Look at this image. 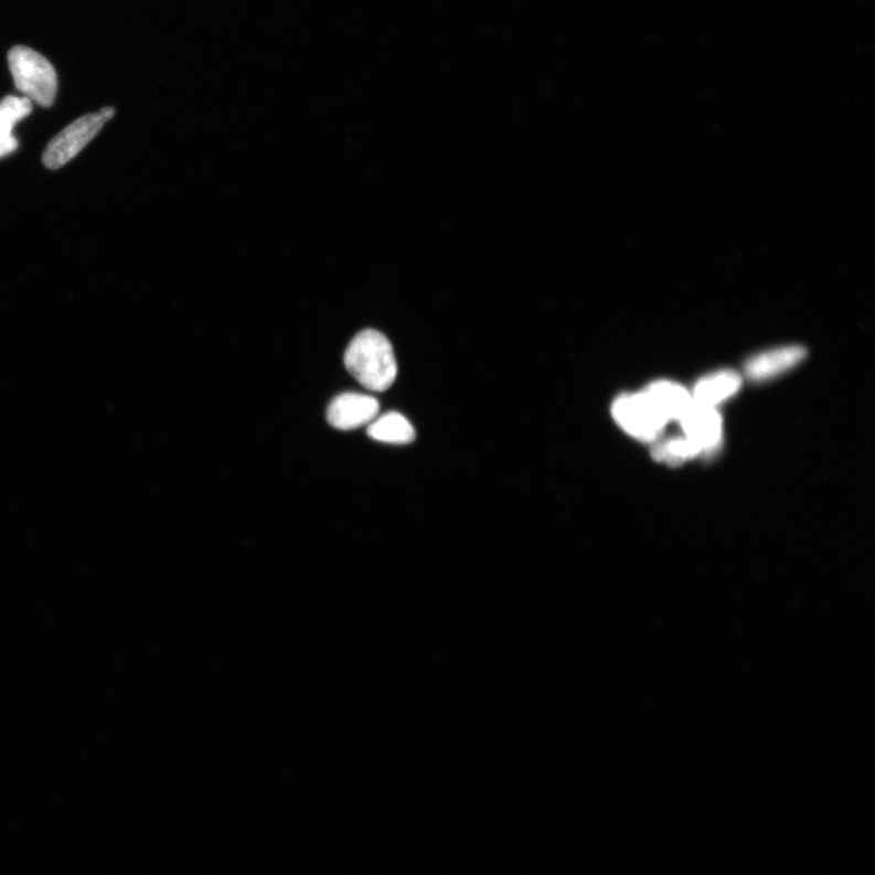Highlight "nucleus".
<instances>
[{"label":"nucleus","mask_w":875,"mask_h":875,"mask_svg":"<svg viewBox=\"0 0 875 875\" xmlns=\"http://www.w3.org/2000/svg\"><path fill=\"white\" fill-rule=\"evenodd\" d=\"M611 414L622 430L642 441H657L668 425L643 392L620 395Z\"/></svg>","instance_id":"obj_3"},{"label":"nucleus","mask_w":875,"mask_h":875,"mask_svg":"<svg viewBox=\"0 0 875 875\" xmlns=\"http://www.w3.org/2000/svg\"><path fill=\"white\" fill-rule=\"evenodd\" d=\"M8 60L18 90L39 105L51 107L57 93V76L53 65L28 46L13 47Z\"/></svg>","instance_id":"obj_2"},{"label":"nucleus","mask_w":875,"mask_h":875,"mask_svg":"<svg viewBox=\"0 0 875 875\" xmlns=\"http://www.w3.org/2000/svg\"><path fill=\"white\" fill-rule=\"evenodd\" d=\"M702 455L701 449L686 437L658 441L652 449V458L669 466H679Z\"/></svg>","instance_id":"obj_12"},{"label":"nucleus","mask_w":875,"mask_h":875,"mask_svg":"<svg viewBox=\"0 0 875 875\" xmlns=\"http://www.w3.org/2000/svg\"><path fill=\"white\" fill-rule=\"evenodd\" d=\"M807 348L786 345L755 355L746 365V375L755 382L772 380L796 367L807 358Z\"/></svg>","instance_id":"obj_7"},{"label":"nucleus","mask_w":875,"mask_h":875,"mask_svg":"<svg viewBox=\"0 0 875 875\" xmlns=\"http://www.w3.org/2000/svg\"><path fill=\"white\" fill-rule=\"evenodd\" d=\"M106 124L100 114H89L77 119L57 135L43 153V164L58 170L88 146Z\"/></svg>","instance_id":"obj_4"},{"label":"nucleus","mask_w":875,"mask_h":875,"mask_svg":"<svg viewBox=\"0 0 875 875\" xmlns=\"http://www.w3.org/2000/svg\"><path fill=\"white\" fill-rule=\"evenodd\" d=\"M367 435L387 445H409L415 439V429L399 413H388L370 424Z\"/></svg>","instance_id":"obj_11"},{"label":"nucleus","mask_w":875,"mask_h":875,"mask_svg":"<svg viewBox=\"0 0 875 875\" xmlns=\"http://www.w3.org/2000/svg\"><path fill=\"white\" fill-rule=\"evenodd\" d=\"M99 114L106 119L107 122L115 116L116 111L113 109V107H104Z\"/></svg>","instance_id":"obj_13"},{"label":"nucleus","mask_w":875,"mask_h":875,"mask_svg":"<svg viewBox=\"0 0 875 875\" xmlns=\"http://www.w3.org/2000/svg\"><path fill=\"white\" fill-rule=\"evenodd\" d=\"M741 387V377L735 371L725 370L698 381L692 394L695 403L716 407L733 398Z\"/></svg>","instance_id":"obj_9"},{"label":"nucleus","mask_w":875,"mask_h":875,"mask_svg":"<svg viewBox=\"0 0 875 875\" xmlns=\"http://www.w3.org/2000/svg\"><path fill=\"white\" fill-rule=\"evenodd\" d=\"M685 437L697 446L702 453H712L723 439V418L716 407L693 401L690 409L680 419Z\"/></svg>","instance_id":"obj_5"},{"label":"nucleus","mask_w":875,"mask_h":875,"mask_svg":"<svg viewBox=\"0 0 875 875\" xmlns=\"http://www.w3.org/2000/svg\"><path fill=\"white\" fill-rule=\"evenodd\" d=\"M642 392L668 424L670 422H680L693 403L692 394L675 382H653Z\"/></svg>","instance_id":"obj_8"},{"label":"nucleus","mask_w":875,"mask_h":875,"mask_svg":"<svg viewBox=\"0 0 875 875\" xmlns=\"http://www.w3.org/2000/svg\"><path fill=\"white\" fill-rule=\"evenodd\" d=\"M32 111V100L26 97H7L0 102V159L18 150L19 141L13 129Z\"/></svg>","instance_id":"obj_10"},{"label":"nucleus","mask_w":875,"mask_h":875,"mask_svg":"<svg viewBox=\"0 0 875 875\" xmlns=\"http://www.w3.org/2000/svg\"><path fill=\"white\" fill-rule=\"evenodd\" d=\"M378 412V402L370 395L344 393L330 404L328 422L334 428L350 430L373 423Z\"/></svg>","instance_id":"obj_6"},{"label":"nucleus","mask_w":875,"mask_h":875,"mask_svg":"<svg viewBox=\"0 0 875 875\" xmlns=\"http://www.w3.org/2000/svg\"><path fill=\"white\" fill-rule=\"evenodd\" d=\"M350 374L366 390L385 392L398 374L397 359L385 334L364 330L355 335L344 354Z\"/></svg>","instance_id":"obj_1"}]
</instances>
